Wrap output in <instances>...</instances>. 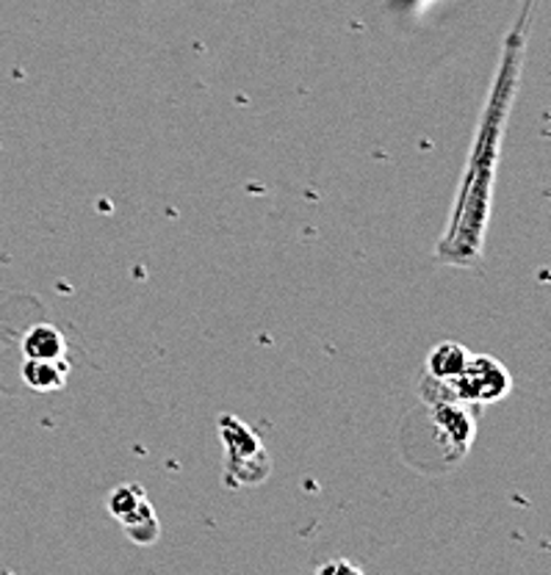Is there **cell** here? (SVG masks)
<instances>
[{
	"mask_svg": "<svg viewBox=\"0 0 551 575\" xmlns=\"http://www.w3.org/2000/svg\"><path fill=\"white\" fill-rule=\"evenodd\" d=\"M452 393L463 402L494 404L505 393H510V374L505 365L494 358H471L466 369L449 382Z\"/></svg>",
	"mask_w": 551,
	"mask_h": 575,
	"instance_id": "1",
	"label": "cell"
},
{
	"mask_svg": "<svg viewBox=\"0 0 551 575\" xmlns=\"http://www.w3.org/2000/svg\"><path fill=\"white\" fill-rule=\"evenodd\" d=\"M108 509L125 525V534L139 545L158 540V518L139 485H123L108 498Z\"/></svg>",
	"mask_w": 551,
	"mask_h": 575,
	"instance_id": "2",
	"label": "cell"
},
{
	"mask_svg": "<svg viewBox=\"0 0 551 575\" xmlns=\"http://www.w3.org/2000/svg\"><path fill=\"white\" fill-rule=\"evenodd\" d=\"M70 363L64 358L56 360H40V358H25L23 365V380L25 385L34 387L40 393H53L62 391L67 385Z\"/></svg>",
	"mask_w": 551,
	"mask_h": 575,
	"instance_id": "3",
	"label": "cell"
},
{
	"mask_svg": "<svg viewBox=\"0 0 551 575\" xmlns=\"http://www.w3.org/2000/svg\"><path fill=\"white\" fill-rule=\"evenodd\" d=\"M67 352V341L59 332V327L53 324H34L23 338V354L25 358H40V360H56L64 358Z\"/></svg>",
	"mask_w": 551,
	"mask_h": 575,
	"instance_id": "4",
	"label": "cell"
},
{
	"mask_svg": "<svg viewBox=\"0 0 551 575\" xmlns=\"http://www.w3.org/2000/svg\"><path fill=\"white\" fill-rule=\"evenodd\" d=\"M471 360V352L460 343H441L430 354V376L438 382H452Z\"/></svg>",
	"mask_w": 551,
	"mask_h": 575,
	"instance_id": "5",
	"label": "cell"
},
{
	"mask_svg": "<svg viewBox=\"0 0 551 575\" xmlns=\"http://www.w3.org/2000/svg\"><path fill=\"white\" fill-rule=\"evenodd\" d=\"M363 573V569L358 567V564H352V562H336V564H325V567H319V573L321 575H327V573Z\"/></svg>",
	"mask_w": 551,
	"mask_h": 575,
	"instance_id": "6",
	"label": "cell"
}]
</instances>
